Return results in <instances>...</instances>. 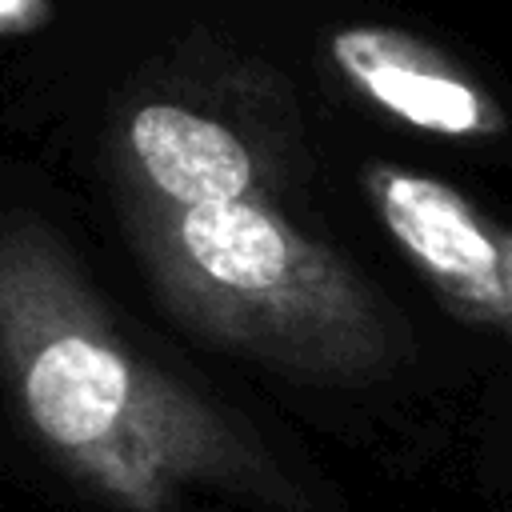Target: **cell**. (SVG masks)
<instances>
[{"label":"cell","mask_w":512,"mask_h":512,"mask_svg":"<svg viewBox=\"0 0 512 512\" xmlns=\"http://www.w3.org/2000/svg\"><path fill=\"white\" fill-rule=\"evenodd\" d=\"M0 364L36 440L124 512H180L208 484H268L256 448L132 348L36 224H0Z\"/></svg>","instance_id":"cell-1"},{"label":"cell","mask_w":512,"mask_h":512,"mask_svg":"<svg viewBox=\"0 0 512 512\" xmlns=\"http://www.w3.org/2000/svg\"><path fill=\"white\" fill-rule=\"evenodd\" d=\"M144 248L168 300L224 344L332 376L392 356L388 324L340 252L252 196L164 204Z\"/></svg>","instance_id":"cell-2"},{"label":"cell","mask_w":512,"mask_h":512,"mask_svg":"<svg viewBox=\"0 0 512 512\" xmlns=\"http://www.w3.org/2000/svg\"><path fill=\"white\" fill-rule=\"evenodd\" d=\"M376 216L432 292L468 324L512 336V228L476 212L452 184L392 164L364 176Z\"/></svg>","instance_id":"cell-3"},{"label":"cell","mask_w":512,"mask_h":512,"mask_svg":"<svg viewBox=\"0 0 512 512\" xmlns=\"http://www.w3.org/2000/svg\"><path fill=\"white\" fill-rule=\"evenodd\" d=\"M332 56L344 76L368 92L380 108L412 128L436 136H488L500 132V112L452 68H444L428 48L380 32L352 28L332 40Z\"/></svg>","instance_id":"cell-4"},{"label":"cell","mask_w":512,"mask_h":512,"mask_svg":"<svg viewBox=\"0 0 512 512\" xmlns=\"http://www.w3.org/2000/svg\"><path fill=\"white\" fill-rule=\"evenodd\" d=\"M128 144L164 204H216L252 192V156L236 132L180 104H144Z\"/></svg>","instance_id":"cell-5"},{"label":"cell","mask_w":512,"mask_h":512,"mask_svg":"<svg viewBox=\"0 0 512 512\" xmlns=\"http://www.w3.org/2000/svg\"><path fill=\"white\" fill-rule=\"evenodd\" d=\"M16 4H20V0H0V16H4V12H12Z\"/></svg>","instance_id":"cell-6"}]
</instances>
